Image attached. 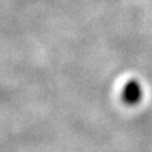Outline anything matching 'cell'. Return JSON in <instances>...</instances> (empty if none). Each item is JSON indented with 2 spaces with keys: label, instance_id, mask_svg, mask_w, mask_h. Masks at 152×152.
Returning a JSON list of instances; mask_svg holds the SVG:
<instances>
[{
  "label": "cell",
  "instance_id": "cell-1",
  "mask_svg": "<svg viewBox=\"0 0 152 152\" xmlns=\"http://www.w3.org/2000/svg\"><path fill=\"white\" fill-rule=\"evenodd\" d=\"M142 98H143V88L140 81L136 79L128 80L121 93L122 102L128 107H134L141 103Z\"/></svg>",
  "mask_w": 152,
  "mask_h": 152
}]
</instances>
